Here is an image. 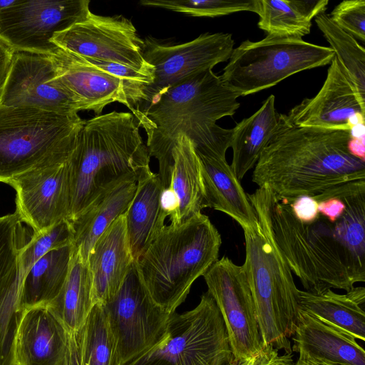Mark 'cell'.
<instances>
[{"label": "cell", "mask_w": 365, "mask_h": 365, "mask_svg": "<svg viewBox=\"0 0 365 365\" xmlns=\"http://www.w3.org/2000/svg\"><path fill=\"white\" fill-rule=\"evenodd\" d=\"M89 0H16L0 11V37L14 50L50 55L54 34L85 16Z\"/></svg>", "instance_id": "cell-14"}, {"label": "cell", "mask_w": 365, "mask_h": 365, "mask_svg": "<svg viewBox=\"0 0 365 365\" xmlns=\"http://www.w3.org/2000/svg\"><path fill=\"white\" fill-rule=\"evenodd\" d=\"M16 0H0V11L12 6Z\"/></svg>", "instance_id": "cell-42"}, {"label": "cell", "mask_w": 365, "mask_h": 365, "mask_svg": "<svg viewBox=\"0 0 365 365\" xmlns=\"http://www.w3.org/2000/svg\"><path fill=\"white\" fill-rule=\"evenodd\" d=\"M14 52V48L0 37V94L11 66Z\"/></svg>", "instance_id": "cell-38"}, {"label": "cell", "mask_w": 365, "mask_h": 365, "mask_svg": "<svg viewBox=\"0 0 365 365\" xmlns=\"http://www.w3.org/2000/svg\"><path fill=\"white\" fill-rule=\"evenodd\" d=\"M328 0H256L258 27L267 36L302 38L310 33L312 20L325 12Z\"/></svg>", "instance_id": "cell-31"}, {"label": "cell", "mask_w": 365, "mask_h": 365, "mask_svg": "<svg viewBox=\"0 0 365 365\" xmlns=\"http://www.w3.org/2000/svg\"><path fill=\"white\" fill-rule=\"evenodd\" d=\"M203 277L207 292L215 300L224 320L234 359L257 355L265 346L242 266L225 256L215 262Z\"/></svg>", "instance_id": "cell-13"}, {"label": "cell", "mask_w": 365, "mask_h": 365, "mask_svg": "<svg viewBox=\"0 0 365 365\" xmlns=\"http://www.w3.org/2000/svg\"><path fill=\"white\" fill-rule=\"evenodd\" d=\"M158 175L163 188L170 187L178 197L177 225L204 209L200 160L189 138L178 136L166 167Z\"/></svg>", "instance_id": "cell-25"}, {"label": "cell", "mask_w": 365, "mask_h": 365, "mask_svg": "<svg viewBox=\"0 0 365 365\" xmlns=\"http://www.w3.org/2000/svg\"><path fill=\"white\" fill-rule=\"evenodd\" d=\"M91 292L92 279L87 262L73 249L66 282L57 297L46 307L69 333L76 332L93 307Z\"/></svg>", "instance_id": "cell-30"}, {"label": "cell", "mask_w": 365, "mask_h": 365, "mask_svg": "<svg viewBox=\"0 0 365 365\" xmlns=\"http://www.w3.org/2000/svg\"><path fill=\"white\" fill-rule=\"evenodd\" d=\"M220 232L198 213L178 225H165L135 261L153 301L169 314L186 299L194 282L218 260Z\"/></svg>", "instance_id": "cell-5"}, {"label": "cell", "mask_w": 365, "mask_h": 365, "mask_svg": "<svg viewBox=\"0 0 365 365\" xmlns=\"http://www.w3.org/2000/svg\"><path fill=\"white\" fill-rule=\"evenodd\" d=\"M137 175L126 177L110 187L80 215L69 221L73 249L86 262L96 240L129 207L134 197Z\"/></svg>", "instance_id": "cell-24"}, {"label": "cell", "mask_w": 365, "mask_h": 365, "mask_svg": "<svg viewBox=\"0 0 365 365\" xmlns=\"http://www.w3.org/2000/svg\"><path fill=\"white\" fill-rule=\"evenodd\" d=\"M68 160L29 171L7 183L16 191L15 212L34 232L68 220L71 201Z\"/></svg>", "instance_id": "cell-17"}, {"label": "cell", "mask_w": 365, "mask_h": 365, "mask_svg": "<svg viewBox=\"0 0 365 365\" xmlns=\"http://www.w3.org/2000/svg\"><path fill=\"white\" fill-rule=\"evenodd\" d=\"M56 46L85 58L113 62L155 76L143 57L144 40L132 21L122 15L102 16L91 10L51 38Z\"/></svg>", "instance_id": "cell-11"}, {"label": "cell", "mask_w": 365, "mask_h": 365, "mask_svg": "<svg viewBox=\"0 0 365 365\" xmlns=\"http://www.w3.org/2000/svg\"><path fill=\"white\" fill-rule=\"evenodd\" d=\"M163 187L150 168L137 180L133 200L124 213L129 245L134 261L141 256L165 226L167 216L160 205Z\"/></svg>", "instance_id": "cell-26"}, {"label": "cell", "mask_w": 365, "mask_h": 365, "mask_svg": "<svg viewBox=\"0 0 365 365\" xmlns=\"http://www.w3.org/2000/svg\"><path fill=\"white\" fill-rule=\"evenodd\" d=\"M85 121L78 113L0 105V182L66 162Z\"/></svg>", "instance_id": "cell-6"}, {"label": "cell", "mask_w": 365, "mask_h": 365, "mask_svg": "<svg viewBox=\"0 0 365 365\" xmlns=\"http://www.w3.org/2000/svg\"><path fill=\"white\" fill-rule=\"evenodd\" d=\"M238 97L208 69L185 78L144 110L131 113L145 131L150 156L158 160L162 170L181 134L192 140L197 154L225 158L232 130L216 122L235 113Z\"/></svg>", "instance_id": "cell-3"}, {"label": "cell", "mask_w": 365, "mask_h": 365, "mask_svg": "<svg viewBox=\"0 0 365 365\" xmlns=\"http://www.w3.org/2000/svg\"><path fill=\"white\" fill-rule=\"evenodd\" d=\"M50 57L56 81L81 110H91L99 115L106 106L114 102L133 110L145 99L144 88L130 85L71 51L57 46Z\"/></svg>", "instance_id": "cell-15"}, {"label": "cell", "mask_w": 365, "mask_h": 365, "mask_svg": "<svg viewBox=\"0 0 365 365\" xmlns=\"http://www.w3.org/2000/svg\"><path fill=\"white\" fill-rule=\"evenodd\" d=\"M339 66L360 98L365 101V50L349 34L334 23L325 12L314 18Z\"/></svg>", "instance_id": "cell-32"}, {"label": "cell", "mask_w": 365, "mask_h": 365, "mask_svg": "<svg viewBox=\"0 0 365 365\" xmlns=\"http://www.w3.org/2000/svg\"><path fill=\"white\" fill-rule=\"evenodd\" d=\"M299 308L365 340V289L352 287L345 294L328 289L320 293L299 290Z\"/></svg>", "instance_id": "cell-28"}, {"label": "cell", "mask_w": 365, "mask_h": 365, "mask_svg": "<svg viewBox=\"0 0 365 365\" xmlns=\"http://www.w3.org/2000/svg\"><path fill=\"white\" fill-rule=\"evenodd\" d=\"M0 105L31 107L59 114L81 111L55 79L50 55L14 50L11 66L0 94Z\"/></svg>", "instance_id": "cell-16"}, {"label": "cell", "mask_w": 365, "mask_h": 365, "mask_svg": "<svg viewBox=\"0 0 365 365\" xmlns=\"http://www.w3.org/2000/svg\"><path fill=\"white\" fill-rule=\"evenodd\" d=\"M102 305L114 339L119 365H124L155 344L165 333L172 314L153 301L135 262L116 294Z\"/></svg>", "instance_id": "cell-10"}, {"label": "cell", "mask_w": 365, "mask_h": 365, "mask_svg": "<svg viewBox=\"0 0 365 365\" xmlns=\"http://www.w3.org/2000/svg\"><path fill=\"white\" fill-rule=\"evenodd\" d=\"M292 351L299 359H314L344 365H365L364 349L351 334L306 311L299 309L292 337Z\"/></svg>", "instance_id": "cell-22"}, {"label": "cell", "mask_w": 365, "mask_h": 365, "mask_svg": "<svg viewBox=\"0 0 365 365\" xmlns=\"http://www.w3.org/2000/svg\"><path fill=\"white\" fill-rule=\"evenodd\" d=\"M28 235L16 212L0 217V365H14V339L22 312L19 255Z\"/></svg>", "instance_id": "cell-19"}, {"label": "cell", "mask_w": 365, "mask_h": 365, "mask_svg": "<svg viewBox=\"0 0 365 365\" xmlns=\"http://www.w3.org/2000/svg\"><path fill=\"white\" fill-rule=\"evenodd\" d=\"M349 148L353 155L365 161L364 135H353Z\"/></svg>", "instance_id": "cell-40"}, {"label": "cell", "mask_w": 365, "mask_h": 365, "mask_svg": "<svg viewBox=\"0 0 365 365\" xmlns=\"http://www.w3.org/2000/svg\"><path fill=\"white\" fill-rule=\"evenodd\" d=\"M131 113L112 111L86 120L68 160V221L119 180L149 169L150 154Z\"/></svg>", "instance_id": "cell-4"}, {"label": "cell", "mask_w": 365, "mask_h": 365, "mask_svg": "<svg viewBox=\"0 0 365 365\" xmlns=\"http://www.w3.org/2000/svg\"><path fill=\"white\" fill-rule=\"evenodd\" d=\"M197 155L201 165L204 208L210 207L229 215L242 229L258 226L259 222L247 194L226 158Z\"/></svg>", "instance_id": "cell-23"}, {"label": "cell", "mask_w": 365, "mask_h": 365, "mask_svg": "<svg viewBox=\"0 0 365 365\" xmlns=\"http://www.w3.org/2000/svg\"><path fill=\"white\" fill-rule=\"evenodd\" d=\"M79 334L81 365H119L102 304L93 305Z\"/></svg>", "instance_id": "cell-33"}, {"label": "cell", "mask_w": 365, "mask_h": 365, "mask_svg": "<svg viewBox=\"0 0 365 365\" xmlns=\"http://www.w3.org/2000/svg\"><path fill=\"white\" fill-rule=\"evenodd\" d=\"M279 118L280 114L275 108V97L270 95L255 113L232 128L230 166L239 180L255 166L277 130Z\"/></svg>", "instance_id": "cell-27"}, {"label": "cell", "mask_w": 365, "mask_h": 365, "mask_svg": "<svg viewBox=\"0 0 365 365\" xmlns=\"http://www.w3.org/2000/svg\"><path fill=\"white\" fill-rule=\"evenodd\" d=\"M144 40L143 57L155 68L153 82L146 86L144 101L131 112L142 110L166 90L195 73L229 60L235 41L231 34L205 33L180 44H164L152 37Z\"/></svg>", "instance_id": "cell-12"}, {"label": "cell", "mask_w": 365, "mask_h": 365, "mask_svg": "<svg viewBox=\"0 0 365 365\" xmlns=\"http://www.w3.org/2000/svg\"><path fill=\"white\" fill-rule=\"evenodd\" d=\"M351 130L299 127L280 114L278 127L254 167L252 181L292 202L350 181L365 180V161L349 148Z\"/></svg>", "instance_id": "cell-2"}, {"label": "cell", "mask_w": 365, "mask_h": 365, "mask_svg": "<svg viewBox=\"0 0 365 365\" xmlns=\"http://www.w3.org/2000/svg\"><path fill=\"white\" fill-rule=\"evenodd\" d=\"M73 237V230L68 220L41 232H34L19 255L21 284L40 258L53 250L72 244Z\"/></svg>", "instance_id": "cell-35"}, {"label": "cell", "mask_w": 365, "mask_h": 365, "mask_svg": "<svg viewBox=\"0 0 365 365\" xmlns=\"http://www.w3.org/2000/svg\"><path fill=\"white\" fill-rule=\"evenodd\" d=\"M331 21L355 39L365 40V1L346 0L329 15Z\"/></svg>", "instance_id": "cell-36"}, {"label": "cell", "mask_w": 365, "mask_h": 365, "mask_svg": "<svg viewBox=\"0 0 365 365\" xmlns=\"http://www.w3.org/2000/svg\"><path fill=\"white\" fill-rule=\"evenodd\" d=\"M264 232L279 248L305 291L346 292L365 281V180L312 195L316 217L302 222L268 187L247 194Z\"/></svg>", "instance_id": "cell-1"}, {"label": "cell", "mask_w": 365, "mask_h": 365, "mask_svg": "<svg viewBox=\"0 0 365 365\" xmlns=\"http://www.w3.org/2000/svg\"><path fill=\"white\" fill-rule=\"evenodd\" d=\"M67 365H81L79 330L70 334L69 354Z\"/></svg>", "instance_id": "cell-39"}, {"label": "cell", "mask_w": 365, "mask_h": 365, "mask_svg": "<svg viewBox=\"0 0 365 365\" xmlns=\"http://www.w3.org/2000/svg\"><path fill=\"white\" fill-rule=\"evenodd\" d=\"M134 262L123 214L96 240L87 259L93 305L104 304L116 294Z\"/></svg>", "instance_id": "cell-21"}, {"label": "cell", "mask_w": 365, "mask_h": 365, "mask_svg": "<svg viewBox=\"0 0 365 365\" xmlns=\"http://www.w3.org/2000/svg\"><path fill=\"white\" fill-rule=\"evenodd\" d=\"M292 365H344L328 361L314 359H298Z\"/></svg>", "instance_id": "cell-41"}, {"label": "cell", "mask_w": 365, "mask_h": 365, "mask_svg": "<svg viewBox=\"0 0 365 365\" xmlns=\"http://www.w3.org/2000/svg\"><path fill=\"white\" fill-rule=\"evenodd\" d=\"M233 359L224 320L207 292L193 309L173 313L161 339L124 365H226Z\"/></svg>", "instance_id": "cell-9"}, {"label": "cell", "mask_w": 365, "mask_h": 365, "mask_svg": "<svg viewBox=\"0 0 365 365\" xmlns=\"http://www.w3.org/2000/svg\"><path fill=\"white\" fill-rule=\"evenodd\" d=\"M70 334L46 306L24 309L14 339V365H67Z\"/></svg>", "instance_id": "cell-20"}, {"label": "cell", "mask_w": 365, "mask_h": 365, "mask_svg": "<svg viewBox=\"0 0 365 365\" xmlns=\"http://www.w3.org/2000/svg\"><path fill=\"white\" fill-rule=\"evenodd\" d=\"M242 230L245 259L242 266L252 291L263 344L292 354L289 338L298 324L299 289L283 255L259 223Z\"/></svg>", "instance_id": "cell-7"}, {"label": "cell", "mask_w": 365, "mask_h": 365, "mask_svg": "<svg viewBox=\"0 0 365 365\" xmlns=\"http://www.w3.org/2000/svg\"><path fill=\"white\" fill-rule=\"evenodd\" d=\"M286 117L296 126L351 130L364 125L365 101L360 98L334 56L317 94L304 99Z\"/></svg>", "instance_id": "cell-18"}, {"label": "cell", "mask_w": 365, "mask_h": 365, "mask_svg": "<svg viewBox=\"0 0 365 365\" xmlns=\"http://www.w3.org/2000/svg\"><path fill=\"white\" fill-rule=\"evenodd\" d=\"M334 56L329 46L301 38L267 36L257 41L245 40L235 48L220 77L240 97L272 87L299 72L329 64Z\"/></svg>", "instance_id": "cell-8"}, {"label": "cell", "mask_w": 365, "mask_h": 365, "mask_svg": "<svg viewBox=\"0 0 365 365\" xmlns=\"http://www.w3.org/2000/svg\"><path fill=\"white\" fill-rule=\"evenodd\" d=\"M140 4L195 17H216L240 11L255 13L256 10V0H142Z\"/></svg>", "instance_id": "cell-34"}, {"label": "cell", "mask_w": 365, "mask_h": 365, "mask_svg": "<svg viewBox=\"0 0 365 365\" xmlns=\"http://www.w3.org/2000/svg\"><path fill=\"white\" fill-rule=\"evenodd\" d=\"M289 204L293 215L299 221L308 222L317 215L318 203L311 195L297 197Z\"/></svg>", "instance_id": "cell-37"}, {"label": "cell", "mask_w": 365, "mask_h": 365, "mask_svg": "<svg viewBox=\"0 0 365 365\" xmlns=\"http://www.w3.org/2000/svg\"><path fill=\"white\" fill-rule=\"evenodd\" d=\"M73 250L72 244L53 250L31 267L21 284V312L46 306L57 297L67 278Z\"/></svg>", "instance_id": "cell-29"}]
</instances>
